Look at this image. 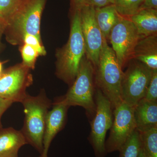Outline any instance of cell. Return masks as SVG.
<instances>
[{
  "mask_svg": "<svg viewBox=\"0 0 157 157\" xmlns=\"http://www.w3.org/2000/svg\"><path fill=\"white\" fill-rule=\"evenodd\" d=\"M113 121L105 142L107 153L118 151L136 130L134 108L124 101L113 109Z\"/></svg>",
  "mask_w": 157,
  "mask_h": 157,
  "instance_id": "10",
  "label": "cell"
},
{
  "mask_svg": "<svg viewBox=\"0 0 157 157\" xmlns=\"http://www.w3.org/2000/svg\"><path fill=\"white\" fill-rule=\"evenodd\" d=\"M23 43L29 44L35 47L39 52L40 56L46 55V51L43 46L41 39L33 35H26L22 39V45Z\"/></svg>",
  "mask_w": 157,
  "mask_h": 157,
  "instance_id": "24",
  "label": "cell"
},
{
  "mask_svg": "<svg viewBox=\"0 0 157 157\" xmlns=\"http://www.w3.org/2000/svg\"><path fill=\"white\" fill-rule=\"evenodd\" d=\"M137 28L128 17L121 16L112 29L109 40L122 68L133 59L135 47L141 38Z\"/></svg>",
  "mask_w": 157,
  "mask_h": 157,
  "instance_id": "8",
  "label": "cell"
},
{
  "mask_svg": "<svg viewBox=\"0 0 157 157\" xmlns=\"http://www.w3.org/2000/svg\"><path fill=\"white\" fill-rule=\"evenodd\" d=\"M89 0H70L71 11L80 10L82 7L88 5Z\"/></svg>",
  "mask_w": 157,
  "mask_h": 157,
  "instance_id": "27",
  "label": "cell"
},
{
  "mask_svg": "<svg viewBox=\"0 0 157 157\" xmlns=\"http://www.w3.org/2000/svg\"><path fill=\"white\" fill-rule=\"evenodd\" d=\"M133 59L152 70H157V35L141 38L135 47Z\"/></svg>",
  "mask_w": 157,
  "mask_h": 157,
  "instance_id": "15",
  "label": "cell"
},
{
  "mask_svg": "<svg viewBox=\"0 0 157 157\" xmlns=\"http://www.w3.org/2000/svg\"><path fill=\"white\" fill-rule=\"evenodd\" d=\"M95 14V8L90 5L84 6L80 10V26L85 45L86 56L94 68L98 64L105 39L96 21Z\"/></svg>",
  "mask_w": 157,
  "mask_h": 157,
  "instance_id": "11",
  "label": "cell"
},
{
  "mask_svg": "<svg viewBox=\"0 0 157 157\" xmlns=\"http://www.w3.org/2000/svg\"><path fill=\"white\" fill-rule=\"evenodd\" d=\"M21 103L23 106L25 118L20 131L28 144H30L41 155L43 151L45 121L52 102L42 89L36 96L27 94Z\"/></svg>",
  "mask_w": 157,
  "mask_h": 157,
  "instance_id": "4",
  "label": "cell"
},
{
  "mask_svg": "<svg viewBox=\"0 0 157 157\" xmlns=\"http://www.w3.org/2000/svg\"><path fill=\"white\" fill-rule=\"evenodd\" d=\"M52 108L47 113L43 138V151L39 157H48L52 142L59 132L63 128L70 107L55 100Z\"/></svg>",
  "mask_w": 157,
  "mask_h": 157,
  "instance_id": "12",
  "label": "cell"
},
{
  "mask_svg": "<svg viewBox=\"0 0 157 157\" xmlns=\"http://www.w3.org/2000/svg\"><path fill=\"white\" fill-rule=\"evenodd\" d=\"M114 0H89L87 5L94 8H101L106 6L114 5Z\"/></svg>",
  "mask_w": 157,
  "mask_h": 157,
  "instance_id": "25",
  "label": "cell"
},
{
  "mask_svg": "<svg viewBox=\"0 0 157 157\" xmlns=\"http://www.w3.org/2000/svg\"><path fill=\"white\" fill-rule=\"evenodd\" d=\"M141 9H154L157 10V0H143Z\"/></svg>",
  "mask_w": 157,
  "mask_h": 157,
  "instance_id": "28",
  "label": "cell"
},
{
  "mask_svg": "<svg viewBox=\"0 0 157 157\" xmlns=\"http://www.w3.org/2000/svg\"><path fill=\"white\" fill-rule=\"evenodd\" d=\"M31 70L21 63L3 70L0 75V98L21 103L33 82Z\"/></svg>",
  "mask_w": 157,
  "mask_h": 157,
  "instance_id": "9",
  "label": "cell"
},
{
  "mask_svg": "<svg viewBox=\"0 0 157 157\" xmlns=\"http://www.w3.org/2000/svg\"><path fill=\"white\" fill-rule=\"evenodd\" d=\"M123 74L114 51L104 39L98 63L95 68V83L109 100L113 109L123 101L121 82Z\"/></svg>",
  "mask_w": 157,
  "mask_h": 157,
  "instance_id": "3",
  "label": "cell"
},
{
  "mask_svg": "<svg viewBox=\"0 0 157 157\" xmlns=\"http://www.w3.org/2000/svg\"><path fill=\"white\" fill-rule=\"evenodd\" d=\"M96 21L106 40H109L112 29L118 22L121 15L114 5L101 8H95Z\"/></svg>",
  "mask_w": 157,
  "mask_h": 157,
  "instance_id": "17",
  "label": "cell"
},
{
  "mask_svg": "<svg viewBox=\"0 0 157 157\" xmlns=\"http://www.w3.org/2000/svg\"><path fill=\"white\" fill-rule=\"evenodd\" d=\"M46 0H24L6 24L4 35L12 45L22 44L26 35L41 39L40 23Z\"/></svg>",
  "mask_w": 157,
  "mask_h": 157,
  "instance_id": "2",
  "label": "cell"
},
{
  "mask_svg": "<svg viewBox=\"0 0 157 157\" xmlns=\"http://www.w3.org/2000/svg\"></svg>",
  "mask_w": 157,
  "mask_h": 157,
  "instance_id": "32",
  "label": "cell"
},
{
  "mask_svg": "<svg viewBox=\"0 0 157 157\" xmlns=\"http://www.w3.org/2000/svg\"><path fill=\"white\" fill-rule=\"evenodd\" d=\"M13 102L9 100L0 98V127L2 126L1 119L3 114L9 107H11Z\"/></svg>",
  "mask_w": 157,
  "mask_h": 157,
  "instance_id": "26",
  "label": "cell"
},
{
  "mask_svg": "<svg viewBox=\"0 0 157 157\" xmlns=\"http://www.w3.org/2000/svg\"><path fill=\"white\" fill-rule=\"evenodd\" d=\"M85 55V45L80 26V10L71 11L69 39L63 47L57 49L56 54L57 77L70 86L77 76Z\"/></svg>",
  "mask_w": 157,
  "mask_h": 157,
  "instance_id": "1",
  "label": "cell"
},
{
  "mask_svg": "<svg viewBox=\"0 0 157 157\" xmlns=\"http://www.w3.org/2000/svg\"><path fill=\"white\" fill-rule=\"evenodd\" d=\"M6 25V24L0 19V53L2 50L4 46L3 43H2V39L3 35H4Z\"/></svg>",
  "mask_w": 157,
  "mask_h": 157,
  "instance_id": "29",
  "label": "cell"
},
{
  "mask_svg": "<svg viewBox=\"0 0 157 157\" xmlns=\"http://www.w3.org/2000/svg\"><path fill=\"white\" fill-rule=\"evenodd\" d=\"M128 18L134 24L141 36L157 35V9H141Z\"/></svg>",
  "mask_w": 157,
  "mask_h": 157,
  "instance_id": "16",
  "label": "cell"
},
{
  "mask_svg": "<svg viewBox=\"0 0 157 157\" xmlns=\"http://www.w3.org/2000/svg\"><path fill=\"white\" fill-rule=\"evenodd\" d=\"M152 70L141 62H131L124 72L121 82L122 101L134 108L144 98Z\"/></svg>",
  "mask_w": 157,
  "mask_h": 157,
  "instance_id": "7",
  "label": "cell"
},
{
  "mask_svg": "<svg viewBox=\"0 0 157 157\" xmlns=\"http://www.w3.org/2000/svg\"><path fill=\"white\" fill-rule=\"evenodd\" d=\"M134 116L139 132L157 127V102L142 99L134 107Z\"/></svg>",
  "mask_w": 157,
  "mask_h": 157,
  "instance_id": "14",
  "label": "cell"
},
{
  "mask_svg": "<svg viewBox=\"0 0 157 157\" xmlns=\"http://www.w3.org/2000/svg\"><path fill=\"white\" fill-rule=\"evenodd\" d=\"M143 99L151 102H157V70H152L151 79Z\"/></svg>",
  "mask_w": 157,
  "mask_h": 157,
  "instance_id": "23",
  "label": "cell"
},
{
  "mask_svg": "<svg viewBox=\"0 0 157 157\" xmlns=\"http://www.w3.org/2000/svg\"><path fill=\"white\" fill-rule=\"evenodd\" d=\"M138 157H146L144 154V152L143 150H142V148H140V152H139V156Z\"/></svg>",
  "mask_w": 157,
  "mask_h": 157,
  "instance_id": "30",
  "label": "cell"
},
{
  "mask_svg": "<svg viewBox=\"0 0 157 157\" xmlns=\"http://www.w3.org/2000/svg\"><path fill=\"white\" fill-rule=\"evenodd\" d=\"M20 51L22 59V64L31 70H34L38 57V51L33 46L23 43L20 45Z\"/></svg>",
  "mask_w": 157,
  "mask_h": 157,
  "instance_id": "21",
  "label": "cell"
},
{
  "mask_svg": "<svg viewBox=\"0 0 157 157\" xmlns=\"http://www.w3.org/2000/svg\"><path fill=\"white\" fill-rule=\"evenodd\" d=\"M140 148V135L136 130L119 150V157H138Z\"/></svg>",
  "mask_w": 157,
  "mask_h": 157,
  "instance_id": "19",
  "label": "cell"
},
{
  "mask_svg": "<svg viewBox=\"0 0 157 157\" xmlns=\"http://www.w3.org/2000/svg\"><path fill=\"white\" fill-rule=\"evenodd\" d=\"M24 0H0V19L7 24Z\"/></svg>",
  "mask_w": 157,
  "mask_h": 157,
  "instance_id": "22",
  "label": "cell"
},
{
  "mask_svg": "<svg viewBox=\"0 0 157 157\" xmlns=\"http://www.w3.org/2000/svg\"><path fill=\"white\" fill-rule=\"evenodd\" d=\"M96 111L91 121L89 141L96 157H106V137L113 121V109L109 100L97 88L95 93Z\"/></svg>",
  "mask_w": 157,
  "mask_h": 157,
  "instance_id": "6",
  "label": "cell"
},
{
  "mask_svg": "<svg viewBox=\"0 0 157 157\" xmlns=\"http://www.w3.org/2000/svg\"><path fill=\"white\" fill-rule=\"evenodd\" d=\"M141 147L146 157H157V127L139 132Z\"/></svg>",
  "mask_w": 157,
  "mask_h": 157,
  "instance_id": "18",
  "label": "cell"
},
{
  "mask_svg": "<svg viewBox=\"0 0 157 157\" xmlns=\"http://www.w3.org/2000/svg\"><path fill=\"white\" fill-rule=\"evenodd\" d=\"M143 0H114V6L118 14L129 17L141 9Z\"/></svg>",
  "mask_w": 157,
  "mask_h": 157,
  "instance_id": "20",
  "label": "cell"
},
{
  "mask_svg": "<svg viewBox=\"0 0 157 157\" xmlns=\"http://www.w3.org/2000/svg\"><path fill=\"white\" fill-rule=\"evenodd\" d=\"M3 62L0 61V75L2 74V73L3 70Z\"/></svg>",
  "mask_w": 157,
  "mask_h": 157,
  "instance_id": "31",
  "label": "cell"
},
{
  "mask_svg": "<svg viewBox=\"0 0 157 157\" xmlns=\"http://www.w3.org/2000/svg\"><path fill=\"white\" fill-rule=\"evenodd\" d=\"M95 68L85 56L82 59L78 74L65 95L55 101L69 106H79L86 110L90 120L96 111L95 101Z\"/></svg>",
  "mask_w": 157,
  "mask_h": 157,
  "instance_id": "5",
  "label": "cell"
},
{
  "mask_svg": "<svg viewBox=\"0 0 157 157\" xmlns=\"http://www.w3.org/2000/svg\"><path fill=\"white\" fill-rule=\"evenodd\" d=\"M26 144L21 131L0 127V157H18L20 149Z\"/></svg>",
  "mask_w": 157,
  "mask_h": 157,
  "instance_id": "13",
  "label": "cell"
}]
</instances>
